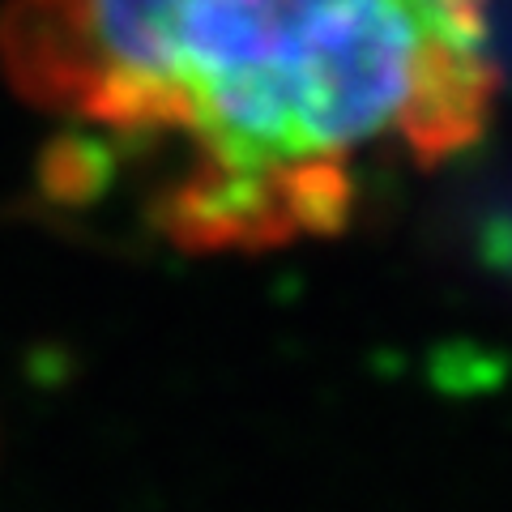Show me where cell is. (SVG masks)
Wrapping results in <instances>:
<instances>
[{"label":"cell","instance_id":"1","mask_svg":"<svg viewBox=\"0 0 512 512\" xmlns=\"http://www.w3.org/2000/svg\"><path fill=\"white\" fill-rule=\"evenodd\" d=\"M0 69L73 128L175 154L154 222L184 248L333 235L380 158L483 137V0H9Z\"/></svg>","mask_w":512,"mask_h":512}]
</instances>
